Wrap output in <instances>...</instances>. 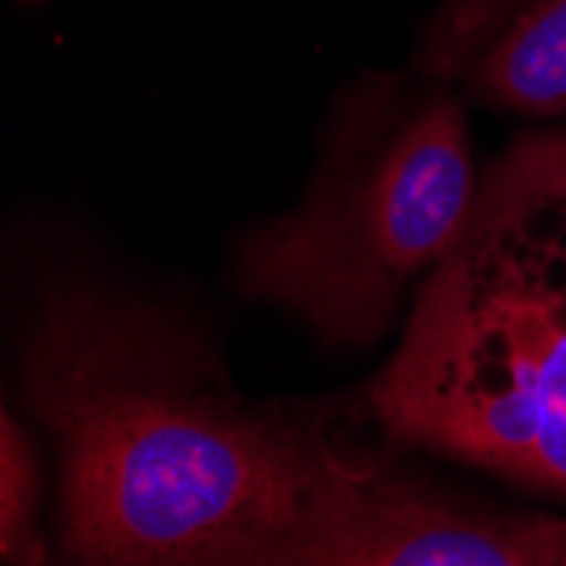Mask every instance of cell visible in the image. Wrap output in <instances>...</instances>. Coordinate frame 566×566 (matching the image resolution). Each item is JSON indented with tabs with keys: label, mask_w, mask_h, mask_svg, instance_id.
I'll return each mask as SVG.
<instances>
[{
	"label": "cell",
	"mask_w": 566,
	"mask_h": 566,
	"mask_svg": "<svg viewBox=\"0 0 566 566\" xmlns=\"http://www.w3.org/2000/svg\"><path fill=\"white\" fill-rule=\"evenodd\" d=\"M18 380L59 448L72 563L285 566L384 448L339 400L241 394L177 305L88 275L38 289Z\"/></svg>",
	"instance_id": "1"
},
{
	"label": "cell",
	"mask_w": 566,
	"mask_h": 566,
	"mask_svg": "<svg viewBox=\"0 0 566 566\" xmlns=\"http://www.w3.org/2000/svg\"><path fill=\"white\" fill-rule=\"evenodd\" d=\"M367 407L394 444L566 495V129L482 174Z\"/></svg>",
	"instance_id": "2"
},
{
	"label": "cell",
	"mask_w": 566,
	"mask_h": 566,
	"mask_svg": "<svg viewBox=\"0 0 566 566\" xmlns=\"http://www.w3.org/2000/svg\"><path fill=\"white\" fill-rule=\"evenodd\" d=\"M479 180L465 95L418 69L359 75L333 102L295 208L238 241L231 285L326 346H370L444 259Z\"/></svg>",
	"instance_id": "3"
},
{
	"label": "cell",
	"mask_w": 566,
	"mask_h": 566,
	"mask_svg": "<svg viewBox=\"0 0 566 566\" xmlns=\"http://www.w3.org/2000/svg\"><path fill=\"white\" fill-rule=\"evenodd\" d=\"M566 523L458 492L387 444L359 469L285 566H549Z\"/></svg>",
	"instance_id": "4"
},
{
	"label": "cell",
	"mask_w": 566,
	"mask_h": 566,
	"mask_svg": "<svg viewBox=\"0 0 566 566\" xmlns=\"http://www.w3.org/2000/svg\"><path fill=\"white\" fill-rule=\"evenodd\" d=\"M415 69L492 109L566 119V0H441Z\"/></svg>",
	"instance_id": "5"
},
{
	"label": "cell",
	"mask_w": 566,
	"mask_h": 566,
	"mask_svg": "<svg viewBox=\"0 0 566 566\" xmlns=\"http://www.w3.org/2000/svg\"><path fill=\"white\" fill-rule=\"evenodd\" d=\"M41 465L28 431L4 407L0 415V559L44 563L48 549L38 533Z\"/></svg>",
	"instance_id": "6"
}]
</instances>
